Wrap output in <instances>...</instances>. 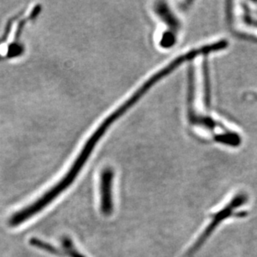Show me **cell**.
<instances>
[{"mask_svg": "<svg viewBox=\"0 0 257 257\" xmlns=\"http://www.w3.org/2000/svg\"><path fill=\"white\" fill-rule=\"evenodd\" d=\"M255 99H257V94L255 95Z\"/></svg>", "mask_w": 257, "mask_h": 257, "instance_id": "obj_5", "label": "cell"}, {"mask_svg": "<svg viewBox=\"0 0 257 257\" xmlns=\"http://www.w3.org/2000/svg\"><path fill=\"white\" fill-rule=\"evenodd\" d=\"M108 128L109 126H107V124L102 121V124L97 127V130L87 140L79 153V155L78 156V158H76L70 169L67 172V174L59 181V182L54 185L51 189H49L40 198L34 201V203L30 204L25 208L14 214L9 221L10 226L15 227L27 221L31 217L43 211L44 208H46L47 206L56 199L62 192L68 189V187H70V185L74 182V180L77 178L81 170L83 169V166L94 149L96 144L99 142L101 138L104 135Z\"/></svg>", "mask_w": 257, "mask_h": 257, "instance_id": "obj_1", "label": "cell"}, {"mask_svg": "<svg viewBox=\"0 0 257 257\" xmlns=\"http://www.w3.org/2000/svg\"><path fill=\"white\" fill-rule=\"evenodd\" d=\"M156 11L161 19L169 26V32L177 34V31L180 29L179 21L175 17L173 13L171 11L168 5L164 3H158L156 6Z\"/></svg>", "mask_w": 257, "mask_h": 257, "instance_id": "obj_4", "label": "cell"}, {"mask_svg": "<svg viewBox=\"0 0 257 257\" xmlns=\"http://www.w3.org/2000/svg\"><path fill=\"white\" fill-rule=\"evenodd\" d=\"M247 201V197L244 194L237 195L233 198L232 201H230V203L226 205V207L221 209V211H217L216 213L213 214L212 221L211 223L209 224L208 226L206 227V230H204L202 234L200 235L199 238L197 239V242L192 245V247L187 251V254L185 257H192L197 250H199L201 245H203V243L206 241V239L212 234L214 230L218 227L219 225L225 221V219L232 217V216H244L246 215V212H239L236 213L235 212L236 209L239 208L240 206H242L243 204H245Z\"/></svg>", "mask_w": 257, "mask_h": 257, "instance_id": "obj_2", "label": "cell"}, {"mask_svg": "<svg viewBox=\"0 0 257 257\" xmlns=\"http://www.w3.org/2000/svg\"><path fill=\"white\" fill-rule=\"evenodd\" d=\"M114 172L111 168H105L101 174L100 192H101V211L106 216H109L113 212V197H112V184Z\"/></svg>", "mask_w": 257, "mask_h": 257, "instance_id": "obj_3", "label": "cell"}]
</instances>
